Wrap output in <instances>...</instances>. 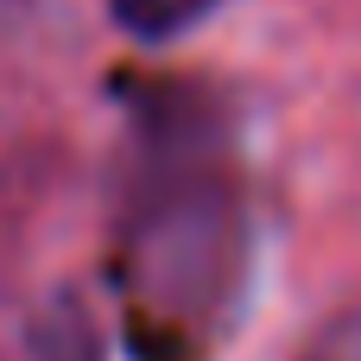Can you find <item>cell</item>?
Instances as JSON below:
<instances>
[{
  "label": "cell",
  "instance_id": "obj_1",
  "mask_svg": "<svg viewBox=\"0 0 361 361\" xmlns=\"http://www.w3.org/2000/svg\"><path fill=\"white\" fill-rule=\"evenodd\" d=\"M222 13V0H108V19L140 38V44H171V38H190L197 25H209Z\"/></svg>",
  "mask_w": 361,
  "mask_h": 361
},
{
  "label": "cell",
  "instance_id": "obj_2",
  "mask_svg": "<svg viewBox=\"0 0 361 361\" xmlns=\"http://www.w3.org/2000/svg\"><path fill=\"white\" fill-rule=\"evenodd\" d=\"M32 361H102V330L82 298H51L32 324Z\"/></svg>",
  "mask_w": 361,
  "mask_h": 361
}]
</instances>
